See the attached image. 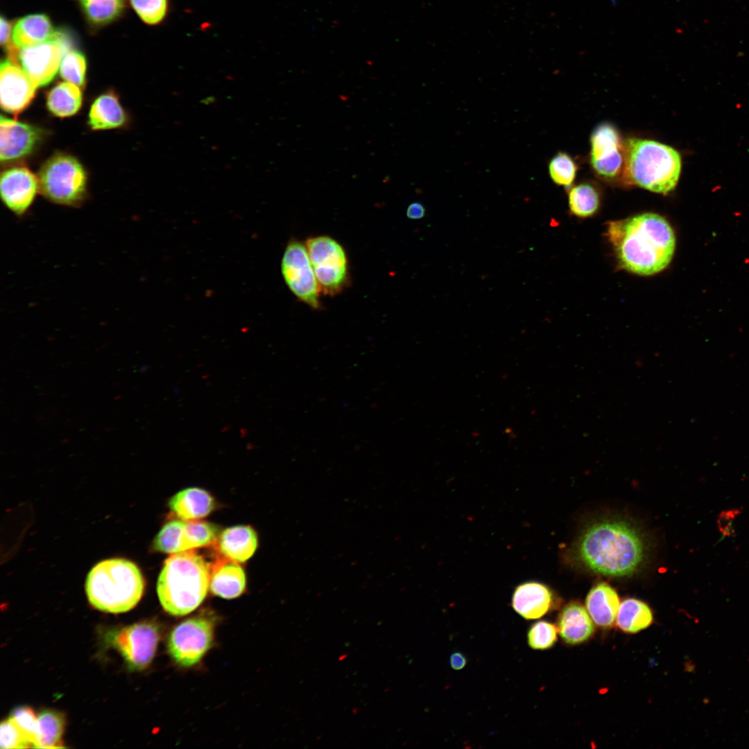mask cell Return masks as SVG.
<instances>
[{
    "instance_id": "obj_28",
    "label": "cell",
    "mask_w": 749,
    "mask_h": 749,
    "mask_svg": "<svg viewBox=\"0 0 749 749\" xmlns=\"http://www.w3.org/2000/svg\"><path fill=\"white\" fill-rule=\"evenodd\" d=\"M155 551L166 553H176L188 551L185 537V522L171 520L166 523L153 543Z\"/></svg>"
},
{
    "instance_id": "obj_5",
    "label": "cell",
    "mask_w": 749,
    "mask_h": 749,
    "mask_svg": "<svg viewBox=\"0 0 749 749\" xmlns=\"http://www.w3.org/2000/svg\"><path fill=\"white\" fill-rule=\"evenodd\" d=\"M144 590L143 576L132 562L122 558L103 560L89 572L85 592L90 604L110 613L132 609Z\"/></svg>"
},
{
    "instance_id": "obj_23",
    "label": "cell",
    "mask_w": 749,
    "mask_h": 749,
    "mask_svg": "<svg viewBox=\"0 0 749 749\" xmlns=\"http://www.w3.org/2000/svg\"><path fill=\"white\" fill-rule=\"evenodd\" d=\"M83 96L78 86L69 83H60L48 94L47 107L54 115L66 117L74 115L82 105Z\"/></svg>"
},
{
    "instance_id": "obj_15",
    "label": "cell",
    "mask_w": 749,
    "mask_h": 749,
    "mask_svg": "<svg viewBox=\"0 0 749 749\" xmlns=\"http://www.w3.org/2000/svg\"><path fill=\"white\" fill-rule=\"evenodd\" d=\"M553 601V592L546 585L528 581L515 588L512 597V606L525 619H536L551 610Z\"/></svg>"
},
{
    "instance_id": "obj_10",
    "label": "cell",
    "mask_w": 749,
    "mask_h": 749,
    "mask_svg": "<svg viewBox=\"0 0 749 749\" xmlns=\"http://www.w3.org/2000/svg\"><path fill=\"white\" fill-rule=\"evenodd\" d=\"M69 45L62 33L45 42L13 49L10 61L21 67L37 86L48 84L56 74Z\"/></svg>"
},
{
    "instance_id": "obj_8",
    "label": "cell",
    "mask_w": 749,
    "mask_h": 749,
    "mask_svg": "<svg viewBox=\"0 0 749 749\" xmlns=\"http://www.w3.org/2000/svg\"><path fill=\"white\" fill-rule=\"evenodd\" d=\"M281 272L288 288L300 301L313 309L321 307V291L305 243L295 239L288 242L281 261Z\"/></svg>"
},
{
    "instance_id": "obj_29",
    "label": "cell",
    "mask_w": 749,
    "mask_h": 749,
    "mask_svg": "<svg viewBox=\"0 0 749 749\" xmlns=\"http://www.w3.org/2000/svg\"><path fill=\"white\" fill-rule=\"evenodd\" d=\"M85 15L95 24H105L122 12L124 0H78Z\"/></svg>"
},
{
    "instance_id": "obj_31",
    "label": "cell",
    "mask_w": 749,
    "mask_h": 749,
    "mask_svg": "<svg viewBox=\"0 0 749 749\" xmlns=\"http://www.w3.org/2000/svg\"><path fill=\"white\" fill-rule=\"evenodd\" d=\"M139 18L146 24L163 23L171 11V0H130Z\"/></svg>"
},
{
    "instance_id": "obj_40",
    "label": "cell",
    "mask_w": 749,
    "mask_h": 749,
    "mask_svg": "<svg viewBox=\"0 0 749 749\" xmlns=\"http://www.w3.org/2000/svg\"><path fill=\"white\" fill-rule=\"evenodd\" d=\"M467 664V658L460 652L453 653L449 657V664L454 670L463 669Z\"/></svg>"
},
{
    "instance_id": "obj_12",
    "label": "cell",
    "mask_w": 749,
    "mask_h": 749,
    "mask_svg": "<svg viewBox=\"0 0 749 749\" xmlns=\"http://www.w3.org/2000/svg\"><path fill=\"white\" fill-rule=\"evenodd\" d=\"M37 86L28 75L10 60L1 64L0 97L1 107L17 115L33 99Z\"/></svg>"
},
{
    "instance_id": "obj_27",
    "label": "cell",
    "mask_w": 749,
    "mask_h": 749,
    "mask_svg": "<svg viewBox=\"0 0 749 749\" xmlns=\"http://www.w3.org/2000/svg\"><path fill=\"white\" fill-rule=\"evenodd\" d=\"M599 190L588 182L573 187L568 195L569 207L571 213L578 217L594 215L600 206Z\"/></svg>"
},
{
    "instance_id": "obj_2",
    "label": "cell",
    "mask_w": 749,
    "mask_h": 749,
    "mask_svg": "<svg viewBox=\"0 0 749 749\" xmlns=\"http://www.w3.org/2000/svg\"><path fill=\"white\" fill-rule=\"evenodd\" d=\"M577 555L589 570L608 576H626L643 565L646 544L632 524L620 519L593 523L583 533Z\"/></svg>"
},
{
    "instance_id": "obj_33",
    "label": "cell",
    "mask_w": 749,
    "mask_h": 749,
    "mask_svg": "<svg viewBox=\"0 0 749 749\" xmlns=\"http://www.w3.org/2000/svg\"><path fill=\"white\" fill-rule=\"evenodd\" d=\"M576 171L575 162L563 152L555 155L549 164L550 177L558 185L569 187L575 179Z\"/></svg>"
},
{
    "instance_id": "obj_34",
    "label": "cell",
    "mask_w": 749,
    "mask_h": 749,
    "mask_svg": "<svg viewBox=\"0 0 749 749\" xmlns=\"http://www.w3.org/2000/svg\"><path fill=\"white\" fill-rule=\"evenodd\" d=\"M556 627L546 621L533 623L527 633L528 646L534 650H546L551 648L557 641Z\"/></svg>"
},
{
    "instance_id": "obj_22",
    "label": "cell",
    "mask_w": 749,
    "mask_h": 749,
    "mask_svg": "<svg viewBox=\"0 0 749 749\" xmlns=\"http://www.w3.org/2000/svg\"><path fill=\"white\" fill-rule=\"evenodd\" d=\"M125 121V112L114 94H103L92 105L89 123L93 129L114 128L122 126Z\"/></svg>"
},
{
    "instance_id": "obj_37",
    "label": "cell",
    "mask_w": 749,
    "mask_h": 749,
    "mask_svg": "<svg viewBox=\"0 0 749 749\" xmlns=\"http://www.w3.org/2000/svg\"><path fill=\"white\" fill-rule=\"evenodd\" d=\"M594 172L601 178L613 179L621 175L624 165L623 149L603 160L590 161Z\"/></svg>"
},
{
    "instance_id": "obj_30",
    "label": "cell",
    "mask_w": 749,
    "mask_h": 749,
    "mask_svg": "<svg viewBox=\"0 0 749 749\" xmlns=\"http://www.w3.org/2000/svg\"><path fill=\"white\" fill-rule=\"evenodd\" d=\"M216 525L205 521L189 520L185 522V537L187 549L211 545L219 536Z\"/></svg>"
},
{
    "instance_id": "obj_9",
    "label": "cell",
    "mask_w": 749,
    "mask_h": 749,
    "mask_svg": "<svg viewBox=\"0 0 749 749\" xmlns=\"http://www.w3.org/2000/svg\"><path fill=\"white\" fill-rule=\"evenodd\" d=\"M214 624L205 617L187 619L178 624L168 639V651L180 666L189 667L200 661L214 639Z\"/></svg>"
},
{
    "instance_id": "obj_39",
    "label": "cell",
    "mask_w": 749,
    "mask_h": 749,
    "mask_svg": "<svg viewBox=\"0 0 749 749\" xmlns=\"http://www.w3.org/2000/svg\"><path fill=\"white\" fill-rule=\"evenodd\" d=\"M425 213L424 206L421 203L414 202L408 205L406 214L410 219L417 220L423 218Z\"/></svg>"
},
{
    "instance_id": "obj_16",
    "label": "cell",
    "mask_w": 749,
    "mask_h": 749,
    "mask_svg": "<svg viewBox=\"0 0 749 749\" xmlns=\"http://www.w3.org/2000/svg\"><path fill=\"white\" fill-rule=\"evenodd\" d=\"M557 628L563 641L572 645L587 641L594 632L591 617L576 602H571L563 608L558 617Z\"/></svg>"
},
{
    "instance_id": "obj_25",
    "label": "cell",
    "mask_w": 749,
    "mask_h": 749,
    "mask_svg": "<svg viewBox=\"0 0 749 749\" xmlns=\"http://www.w3.org/2000/svg\"><path fill=\"white\" fill-rule=\"evenodd\" d=\"M38 733L35 748H63L61 739L65 726L64 714L52 709L43 710L37 716Z\"/></svg>"
},
{
    "instance_id": "obj_41",
    "label": "cell",
    "mask_w": 749,
    "mask_h": 749,
    "mask_svg": "<svg viewBox=\"0 0 749 749\" xmlns=\"http://www.w3.org/2000/svg\"><path fill=\"white\" fill-rule=\"evenodd\" d=\"M1 44L7 48L10 46V37L11 35V26L6 19L1 17Z\"/></svg>"
},
{
    "instance_id": "obj_1",
    "label": "cell",
    "mask_w": 749,
    "mask_h": 749,
    "mask_svg": "<svg viewBox=\"0 0 749 749\" xmlns=\"http://www.w3.org/2000/svg\"><path fill=\"white\" fill-rule=\"evenodd\" d=\"M607 236L621 268L639 275H653L664 270L675 249L672 227L655 213L610 221Z\"/></svg>"
},
{
    "instance_id": "obj_3",
    "label": "cell",
    "mask_w": 749,
    "mask_h": 749,
    "mask_svg": "<svg viewBox=\"0 0 749 749\" xmlns=\"http://www.w3.org/2000/svg\"><path fill=\"white\" fill-rule=\"evenodd\" d=\"M210 578L211 567L203 556L190 550L171 554L157 583L162 607L173 616L191 612L205 599Z\"/></svg>"
},
{
    "instance_id": "obj_11",
    "label": "cell",
    "mask_w": 749,
    "mask_h": 749,
    "mask_svg": "<svg viewBox=\"0 0 749 749\" xmlns=\"http://www.w3.org/2000/svg\"><path fill=\"white\" fill-rule=\"evenodd\" d=\"M110 639L130 669L142 670L155 656L160 627L153 621L139 622L112 632Z\"/></svg>"
},
{
    "instance_id": "obj_6",
    "label": "cell",
    "mask_w": 749,
    "mask_h": 749,
    "mask_svg": "<svg viewBox=\"0 0 749 749\" xmlns=\"http://www.w3.org/2000/svg\"><path fill=\"white\" fill-rule=\"evenodd\" d=\"M39 189L50 201L65 206H78L86 193V175L81 164L73 157L56 155L41 168Z\"/></svg>"
},
{
    "instance_id": "obj_17",
    "label": "cell",
    "mask_w": 749,
    "mask_h": 749,
    "mask_svg": "<svg viewBox=\"0 0 749 749\" xmlns=\"http://www.w3.org/2000/svg\"><path fill=\"white\" fill-rule=\"evenodd\" d=\"M219 552L229 560L243 562L248 560L257 547V535L248 526H235L224 530L217 539Z\"/></svg>"
},
{
    "instance_id": "obj_13",
    "label": "cell",
    "mask_w": 749,
    "mask_h": 749,
    "mask_svg": "<svg viewBox=\"0 0 749 749\" xmlns=\"http://www.w3.org/2000/svg\"><path fill=\"white\" fill-rule=\"evenodd\" d=\"M38 190V178L27 168L15 167L1 174V199L10 211L17 216H23L28 211Z\"/></svg>"
},
{
    "instance_id": "obj_32",
    "label": "cell",
    "mask_w": 749,
    "mask_h": 749,
    "mask_svg": "<svg viewBox=\"0 0 749 749\" xmlns=\"http://www.w3.org/2000/svg\"><path fill=\"white\" fill-rule=\"evenodd\" d=\"M60 71L67 82L82 87L86 73V60L84 55L75 50L68 51L62 58Z\"/></svg>"
},
{
    "instance_id": "obj_36",
    "label": "cell",
    "mask_w": 749,
    "mask_h": 749,
    "mask_svg": "<svg viewBox=\"0 0 749 749\" xmlns=\"http://www.w3.org/2000/svg\"><path fill=\"white\" fill-rule=\"evenodd\" d=\"M0 747L2 749L24 748L32 747L25 735L8 718L2 721L0 726Z\"/></svg>"
},
{
    "instance_id": "obj_7",
    "label": "cell",
    "mask_w": 749,
    "mask_h": 749,
    "mask_svg": "<svg viewBox=\"0 0 749 749\" xmlns=\"http://www.w3.org/2000/svg\"><path fill=\"white\" fill-rule=\"evenodd\" d=\"M304 243L321 292L329 296L339 294L349 282L348 261L343 246L327 235L309 237Z\"/></svg>"
},
{
    "instance_id": "obj_19",
    "label": "cell",
    "mask_w": 749,
    "mask_h": 749,
    "mask_svg": "<svg viewBox=\"0 0 749 749\" xmlns=\"http://www.w3.org/2000/svg\"><path fill=\"white\" fill-rule=\"evenodd\" d=\"M585 605L594 622L602 628H610L614 623L619 608L616 591L609 585H596L589 592Z\"/></svg>"
},
{
    "instance_id": "obj_24",
    "label": "cell",
    "mask_w": 749,
    "mask_h": 749,
    "mask_svg": "<svg viewBox=\"0 0 749 749\" xmlns=\"http://www.w3.org/2000/svg\"><path fill=\"white\" fill-rule=\"evenodd\" d=\"M652 621V612L645 603L635 599H627L620 604L617 624L622 631L635 633L648 627Z\"/></svg>"
},
{
    "instance_id": "obj_26",
    "label": "cell",
    "mask_w": 749,
    "mask_h": 749,
    "mask_svg": "<svg viewBox=\"0 0 749 749\" xmlns=\"http://www.w3.org/2000/svg\"><path fill=\"white\" fill-rule=\"evenodd\" d=\"M590 142V161L605 159L623 149L618 130L609 123H601L594 128Z\"/></svg>"
},
{
    "instance_id": "obj_21",
    "label": "cell",
    "mask_w": 749,
    "mask_h": 749,
    "mask_svg": "<svg viewBox=\"0 0 749 749\" xmlns=\"http://www.w3.org/2000/svg\"><path fill=\"white\" fill-rule=\"evenodd\" d=\"M57 33L46 15H27L18 20L14 26L13 45L17 49H21L41 44L53 39Z\"/></svg>"
},
{
    "instance_id": "obj_18",
    "label": "cell",
    "mask_w": 749,
    "mask_h": 749,
    "mask_svg": "<svg viewBox=\"0 0 749 749\" xmlns=\"http://www.w3.org/2000/svg\"><path fill=\"white\" fill-rule=\"evenodd\" d=\"M210 567L209 588L214 595L231 599L243 592L246 583V575L237 562L229 559L221 560Z\"/></svg>"
},
{
    "instance_id": "obj_4",
    "label": "cell",
    "mask_w": 749,
    "mask_h": 749,
    "mask_svg": "<svg viewBox=\"0 0 749 749\" xmlns=\"http://www.w3.org/2000/svg\"><path fill=\"white\" fill-rule=\"evenodd\" d=\"M621 177L627 184L666 194L679 180L682 159L673 147L657 141L628 138L623 143Z\"/></svg>"
},
{
    "instance_id": "obj_38",
    "label": "cell",
    "mask_w": 749,
    "mask_h": 749,
    "mask_svg": "<svg viewBox=\"0 0 749 749\" xmlns=\"http://www.w3.org/2000/svg\"><path fill=\"white\" fill-rule=\"evenodd\" d=\"M741 512V509L733 508L723 510L718 515L717 526L723 537H732L737 535L733 523L734 518Z\"/></svg>"
},
{
    "instance_id": "obj_14",
    "label": "cell",
    "mask_w": 749,
    "mask_h": 749,
    "mask_svg": "<svg viewBox=\"0 0 749 749\" xmlns=\"http://www.w3.org/2000/svg\"><path fill=\"white\" fill-rule=\"evenodd\" d=\"M1 161H8L29 154L42 139L43 132L37 128L3 117L0 121Z\"/></svg>"
},
{
    "instance_id": "obj_20",
    "label": "cell",
    "mask_w": 749,
    "mask_h": 749,
    "mask_svg": "<svg viewBox=\"0 0 749 749\" xmlns=\"http://www.w3.org/2000/svg\"><path fill=\"white\" fill-rule=\"evenodd\" d=\"M171 510L184 521L195 520L208 515L214 508L213 497L206 490L189 488L175 494L169 503Z\"/></svg>"
},
{
    "instance_id": "obj_35",
    "label": "cell",
    "mask_w": 749,
    "mask_h": 749,
    "mask_svg": "<svg viewBox=\"0 0 749 749\" xmlns=\"http://www.w3.org/2000/svg\"><path fill=\"white\" fill-rule=\"evenodd\" d=\"M21 730L28 741L35 748L38 733V718L34 711L28 706L15 708L9 716Z\"/></svg>"
}]
</instances>
